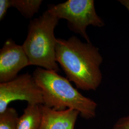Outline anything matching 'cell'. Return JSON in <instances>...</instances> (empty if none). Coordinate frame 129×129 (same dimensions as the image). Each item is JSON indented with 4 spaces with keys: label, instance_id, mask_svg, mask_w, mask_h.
I'll return each instance as SVG.
<instances>
[{
    "label": "cell",
    "instance_id": "obj_13",
    "mask_svg": "<svg viewBox=\"0 0 129 129\" xmlns=\"http://www.w3.org/2000/svg\"><path fill=\"white\" fill-rule=\"evenodd\" d=\"M120 3L123 5H124V6H125L126 7V8L128 9V11L129 12V0L128 1H120Z\"/></svg>",
    "mask_w": 129,
    "mask_h": 129
},
{
    "label": "cell",
    "instance_id": "obj_1",
    "mask_svg": "<svg viewBox=\"0 0 129 129\" xmlns=\"http://www.w3.org/2000/svg\"><path fill=\"white\" fill-rule=\"evenodd\" d=\"M55 57L68 79L77 88L95 90L102 83L100 66L103 58L91 43H83L74 36L67 40L58 38Z\"/></svg>",
    "mask_w": 129,
    "mask_h": 129
},
{
    "label": "cell",
    "instance_id": "obj_4",
    "mask_svg": "<svg viewBox=\"0 0 129 129\" xmlns=\"http://www.w3.org/2000/svg\"><path fill=\"white\" fill-rule=\"evenodd\" d=\"M47 11L57 18L68 21L69 29L90 43L86 32L88 26L102 27L104 23L97 14L93 0H69L48 6Z\"/></svg>",
    "mask_w": 129,
    "mask_h": 129
},
{
    "label": "cell",
    "instance_id": "obj_3",
    "mask_svg": "<svg viewBox=\"0 0 129 129\" xmlns=\"http://www.w3.org/2000/svg\"><path fill=\"white\" fill-rule=\"evenodd\" d=\"M59 20L46 10L41 16L30 21L27 37L22 45L29 66L55 72L59 70L55 57L57 39L54 35Z\"/></svg>",
    "mask_w": 129,
    "mask_h": 129
},
{
    "label": "cell",
    "instance_id": "obj_12",
    "mask_svg": "<svg viewBox=\"0 0 129 129\" xmlns=\"http://www.w3.org/2000/svg\"><path fill=\"white\" fill-rule=\"evenodd\" d=\"M11 7L10 0L0 1V20H3L7 14L8 9Z\"/></svg>",
    "mask_w": 129,
    "mask_h": 129
},
{
    "label": "cell",
    "instance_id": "obj_8",
    "mask_svg": "<svg viewBox=\"0 0 129 129\" xmlns=\"http://www.w3.org/2000/svg\"><path fill=\"white\" fill-rule=\"evenodd\" d=\"M42 121L40 105L30 104L19 117L17 129H39Z\"/></svg>",
    "mask_w": 129,
    "mask_h": 129
},
{
    "label": "cell",
    "instance_id": "obj_9",
    "mask_svg": "<svg viewBox=\"0 0 129 129\" xmlns=\"http://www.w3.org/2000/svg\"><path fill=\"white\" fill-rule=\"evenodd\" d=\"M11 7L18 10L24 17L31 18L37 13L43 1L41 0H10Z\"/></svg>",
    "mask_w": 129,
    "mask_h": 129
},
{
    "label": "cell",
    "instance_id": "obj_10",
    "mask_svg": "<svg viewBox=\"0 0 129 129\" xmlns=\"http://www.w3.org/2000/svg\"><path fill=\"white\" fill-rule=\"evenodd\" d=\"M19 117L15 109L8 107L0 113V129H17Z\"/></svg>",
    "mask_w": 129,
    "mask_h": 129
},
{
    "label": "cell",
    "instance_id": "obj_2",
    "mask_svg": "<svg viewBox=\"0 0 129 129\" xmlns=\"http://www.w3.org/2000/svg\"><path fill=\"white\" fill-rule=\"evenodd\" d=\"M33 76L41 89L43 105L57 111L73 109L82 118L91 119L96 115L97 104L74 88L68 78L54 70L38 67Z\"/></svg>",
    "mask_w": 129,
    "mask_h": 129
},
{
    "label": "cell",
    "instance_id": "obj_7",
    "mask_svg": "<svg viewBox=\"0 0 129 129\" xmlns=\"http://www.w3.org/2000/svg\"><path fill=\"white\" fill-rule=\"evenodd\" d=\"M42 121L39 129H75V126L80 115L73 109L57 111L43 104L40 105Z\"/></svg>",
    "mask_w": 129,
    "mask_h": 129
},
{
    "label": "cell",
    "instance_id": "obj_5",
    "mask_svg": "<svg viewBox=\"0 0 129 129\" xmlns=\"http://www.w3.org/2000/svg\"><path fill=\"white\" fill-rule=\"evenodd\" d=\"M17 100L30 104H43L41 89L33 75L22 74L8 82L0 83V113L8 108L11 102Z\"/></svg>",
    "mask_w": 129,
    "mask_h": 129
},
{
    "label": "cell",
    "instance_id": "obj_6",
    "mask_svg": "<svg viewBox=\"0 0 129 129\" xmlns=\"http://www.w3.org/2000/svg\"><path fill=\"white\" fill-rule=\"evenodd\" d=\"M28 66L29 60L22 46L12 39L5 42L0 50V83L16 78L19 72Z\"/></svg>",
    "mask_w": 129,
    "mask_h": 129
},
{
    "label": "cell",
    "instance_id": "obj_11",
    "mask_svg": "<svg viewBox=\"0 0 129 129\" xmlns=\"http://www.w3.org/2000/svg\"><path fill=\"white\" fill-rule=\"evenodd\" d=\"M112 129H129V115L120 118L113 125Z\"/></svg>",
    "mask_w": 129,
    "mask_h": 129
}]
</instances>
